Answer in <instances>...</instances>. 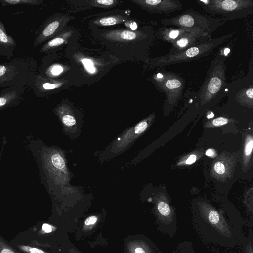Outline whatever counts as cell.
<instances>
[{
    "instance_id": "cell-35",
    "label": "cell",
    "mask_w": 253,
    "mask_h": 253,
    "mask_svg": "<svg viewBox=\"0 0 253 253\" xmlns=\"http://www.w3.org/2000/svg\"><path fill=\"white\" fill-rule=\"evenodd\" d=\"M6 71V67L4 66H0V76L3 75Z\"/></svg>"
},
{
    "instance_id": "cell-11",
    "label": "cell",
    "mask_w": 253,
    "mask_h": 253,
    "mask_svg": "<svg viewBox=\"0 0 253 253\" xmlns=\"http://www.w3.org/2000/svg\"><path fill=\"white\" fill-rule=\"evenodd\" d=\"M203 208L206 217L210 223L219 229L221 228V225H225L222 216L216 210L206 204Z\"/></svg>"
},
{
    "instance_id": "cell-19",
    "label": "cell",
    "mask_w": 253,
    "mask_h": 253,
    "mask_svg": "<svg viewBox=\"0 0 253 253\" xmlns=\"http://www.w3.org/2000/svg\"><path fill=\"white\" fill-rule=\"evenodd\" d=\"M120 37L125 40H133L136 38V34L133 32L125 30L122 32Z\"/></svg>"
},
{
    "instance_id": "cell-27",
    "label": "cell",
    "mask_w": 253,
    "mask_h": 253,
    "mask_svg": "<svg viewBox=\"0 0 253 253\" xmlns=\"http://www.w3.org/2000/svg\"><path fill=\"white\" fill-rule=\"evenodd\" d=\"M197 159V156L194 154L190 155L187 159L185 160V163L186 164H192L194 163Z\"/></svg>"
},
{
    "instance_id": "cell-18",
    "label": "cell",
    "mask_w": 253,
    "mask_h": 253,
    "mask_svg": "<svg viewBox=\"0 0 253 253\" xmlns=\"http://www.w3.org/2000/svg\"><path fill=\"white\" fill-rule=\"evenodd\" d=\"M101 25L103 26H110L117 23V19L113 17H104L101 18L100 21Z\"/></svg>"
},
{
    "instance_id": "cell-21",
    "label": "cell",
    "mask_w": 253,
    "mask_h": 253,
    "mask_svg": "<svg viewBox=\"0 0 253 253\" xmlns=\"http://www.w3.org/2000/svg\"><path fill=\"white\" fill-rule=\"evenodd\" d=\"M0 253H17L13 251L12 249L8 247L0 239Z\"/></svg>"
},
{
    "instance_id": "cell-33",
    "label": "cell",
    "mask_w": 253,
    "mask_h": 253,
    "mask_svg": "<svg viewBox=\"0 0 253 253\" xmlns=\"http://www.w3.org/2000/svg\"><path fill=\"white\" fill-rule=\"evenodd\" d=\"M134 253H147L146 251L141 247H136L134 250Z\"/></svg>"
},
{
    "instance_id": "cell-34",
    "label": "cell",
    "mask_w": 253,
    "mask_h": 253,
    "mask_svg": "<svg viewBox=\"0 0 253 253\" xmlns=\"http://www.w3.org/2000/svg\"><path fill=\"white\" fill-rule=\"evenodd\" d=\"M7 99L3 97H0V108L4 106L7 103Z\"/></svg>"
},
{
    "instance_id": "cell-31",
    "label": "cell",
    "mask_w": 253,
    "mask_h": 253,
    "mask_svg": "<svg viewBox=\"0 0 253 253\" xmlns=\"http://www.w3.org/2000/svg\"><path fill=\"white\" fill-rule=\"evenodd\" d=\"M42 229L46 233H50L52 231V227L48 224L44 223L42 226Z\"/></svg>"
},
{
    "instance_id": "cell-15",
    "label": "cell",
    "mask_w": 253,
    "mask_h": 253,
    "mask_svg": "<svg viewBox=\"0 0 253 253\" xmlns=\"http://www.w3.org/2000/svg\"><path fill=\"white\" fill-rule=\"evenodd\" d=\"M52 164L57 169H62L65 167V162L61 156L57 153H53L50 157Z\"/></svg>"
},
{
    "instance_id": "cell-3",
    "label": "cell",
    "mask_w": 253,
    "mask_h": 253,
    "mask_svg": "<svg viewBox=\"0 0 253 253\" xmlns=\"http://www.w3.org/2000/svg\"><path fill=\"white\" fill-rule=\"evenodd\" d=\"M198 2L205 12L221 15L227 20L242 18L253 13V0H206Z\"/></svg>"
},
{
    "instance_id": "cell-29",
    "label": "cell",
    "mask_w": 253,
    "mask_h": 253,
    "mask_svg": "<svg viewBox=\"0 0 253 253\" xmlns=\"http://www.w3.org/2000/svg\"><path fill=\"white\" fill-rule=\"evenodd\" d=\"M96 2L100 4L110 5L113 4L114 1L112 0H98Z\"/></svg>"
},
{
    "instance_id": "cell-23",
    "label": "cell",
    "mask_w": 253,
    "mask_h": 253,
    "mask_svg": "<svg viewBox=\"0 0 253 253\" xmlns=\"http://www.w3.org/2000/svg\"><path fill=\"white\" fill-rule=\"evenodd\" d=\"M64 42V39L60 37L55 38L50 40L48 42V45L50 47H54L61 45Z\"/></svg>"
},
{
    "instance_id": "cell-26",
    "label": "cell",
    "mask_w": 253,
    "mask_h": 253,
    "mask_svg": "<svg viewBox=\"0 0 253 253\" xmlns=\"http://www.w3.org/2000/svg\"><path fill=\"white\" fill-rule=\"evenodd\" d=\"M4 2L10 4H19L20 3H31L32 2H35L34 1H31V0H4Z\"/></svg>"
},
{
    "instance_id": "cell-5",
    "label": "cell",
    "mask_w": 253,
    "mask_h": 253,
    "mask_svg": "<svg viewBox=\"0 0 253 253\" xmlns=\"http://www.w3.org/2000/svg\"><path fill=\"white\" fill-rule=\"evenodd\" d=\"M156 75L161 91L166 96V103L174 104L180 98L186 84V81L181 77L171 72L161 71Z\"/></svg>"
},
{
    "instance_id": "cell-37",
    "label": "cell",
    "mask_w": 253,
    "mask_h": 253,
    "mask_svg": "<svg viewBox=\"0 0 253 253\" xmlns=\"http://www.w3.org/2000/svg\"><path fill=\"white\" fill-rule=\"evenodd\" d=\"M130 27L131 29L135 30L137 28V24L135 23L134 22L133 24L131 23L130 24Z\"/></svg>"
},
{
    "instance_id": "cell-32",
    "label": "cell",
    "mask_w": 253,
    "mask_h": 253,
    "mask_svg": "<svg viewBox=\"0 0 253 253\" xmlns=\"http://www.w3.org/2000/svg\"><path fill=\"white\" fill-rule=\"evenodd\" d=\"M56 87L55 84L46 83L43 84V87L45 89L50 90L55 88Z\"/></svg>"
},
{
    "instance_id": "cell-4",
    "label": "cell",
    "mask_w": 253,
    "mask_h": 253,
    "mask_svg": "<svg viewBox=\"0 0 253 253\" xmlns=\"http://www.w3.org/2000/svg\"><path fill=\"white\" fill-rule=\"evenodd\" d=\"M227 20L224 18H214L188 10L175 17L161 21L164 26H174L181 28H195L204 30L210 35Z\"/></svg>"
},
{
    "instance_id": "cell-28",
    "label": "cell",
    "mask_w": 253,
    "mask_h": 253,
    "mask_svg": "<svg viewBox=\"0 0 253 253\" xmlns=\"http://www.w3.org/2000/svg\"><path fill=\"white\" fill-rule=\"evenodd\" d=\"M63 71V69L61 66H55L51 70V72L53 75H56L61 73Z\"/></svg>"
},
{
    "instance_id": "cell-14",
    "label": "cell",
    "mask_w": 253,
    "mask_h": 253,
    "mask_svg": "<svg viewBox=\"0 0 253 253\" xmlns=\"http://www.w3.org/2000/svg\"><path fill=\"white\" fill-rule=\"evenodd\" d=\"M229 121V120L226 117H219L211 120V121H208L205 123V126L206 128L218 127L227 124Z\"/></svg>"
},
{
    "instance_id": "cell-24",
    "label": "cell",
    "mask_w": 253,
    "mask_h": 253,
    "mask_svg": "<svg viewBox=\"0 0 253 253\" xmlns=\"http://www.w3.org/2000/svg\"><path fill=\"white\" fill-rule=\"evenodd\" d=\"M0 42L3 43H7L9 42L8 38L3 31V30L0 27Z\"/></svg>"
},
{
    "instance_id": "cell-25",
    "label": "cell",
    "mask_w": 253,
    "mask_h": 253,
    "mask_svg": "<svg viewBox=\"0 0 253 253\" xmlns=\"http://www.w3.org/2000/svg\"><path fill=\"white\" fill-rule=\"evenodd\" d=\"M97 221V217L96 216H90L84 221L86 226L91 225L95 224Z\"/></svg>"
},
{
    "instance_id": "cell-30",
    "label": "cell",
    "mask_w": 253,
    "mask_h": 253,
    "mask_svg": "<svg viewBox=\"0 0 253 253\" xmlns=\"http://www.w3.org/2000/svg\"><path fill=\"white\" fill-rule=\"evenodd\" d=\"M205 154L208 157L213 158L216 156V151L213 149H208L205 152Z\"/></svg>"
},
{
    "instance_id": "cell-7",
    "label": "cell",
    "mask_w": 253,
    "mask_h": 253,
    "mask_svg": "<svg viewBox=\"0 0 253 253\" xmlns=\"http://www.w3.org/2000/svg\"><path fill=\"white\" fill-rule=\"evenodd\" d=\"M210 37L211 35L204 30L194 29L191 31L183 34L175 41L172 42L171 43L172 47L167 54L171 55L182 51L195 45L205 39Z\"/></svg>"
},
{
    "instance_id": "cell-13",
    "label": "cell",
    "mask_w": 253,
    "mask_h": 253,
    "mask_svg": "<svg viewBox=\"0 0 253 253\" xmlns=\"http://www.w3.org/2000/svg\"><path fill=\"white\" fill-rule=\"evenodd\" d=\"M157 209L159 213L163 216L167 217L171 213V208L163 195H161L160 199L157 201Z\"/></svg>"
},
{
    "instance_id": "cell-36",
    "label": "cell",
    "mask_w": 253,
    "mask_h": 253,
    "mask_svg": "<svg viewBox=\"0 0 253 253\" xmlns=\"http://www.w3.org/2000/svg\"><path fill=\"white\" fill-rule=\"evenodd\" d=\"M247 253H253V248L251 244L247 248Z\"/></svg>"
},
{
    "instance_id": "cell-22",
    "label": "cell",
    "mask_w": 253,
    "mask_h": 253,
    "mask_svg": "<svg viewBox=\"0 0 253 253\" xmlns=\"http://www.w3.org/2000/svg\"><path fill=\"white\" fill-rule=\"evenodd\" d=\"M82 63L89 72L91 73H94L95 72V69L93 66L92 62L90 60L84 59L82 60Z\"/></svg>"
},
{
    "instance_id": "cell-17",
    "label": "cell",
    "mask_w": 253,
    "mask_h": 253,
    "mask_svg": "<svg viewBox=\"0 0 253 253\" xmlns=\"http://www.w3.org/2000/svg\"><path fill=\"white\" fill-rule=\"evenodd\" d=\"M18 247L20 250L28 253H47L41 249L27 246L20 245Z\"/></svg>"
},
{
    "instance_id": "cell-16",
    "label": "cell",
    "mask_w": 253,
    "mask_h": 253,
    "mask_svg": "<svg viewBox=\"0 0 253 253\" xmlns=\"http://www.w3.org/2000/svg\"><path fill=\"white\" fill-rule=\"evenodd\" d=\"M59 25V22L57 21L50 23L43 31V35L45 37L51 35L57 29Z\"/></svg>"
},
{
    "instance_id": "cell-12",
    "label": "cell",
    "mask_w": 253,
    "mask_h": 253,
    "mask_svg": "<svg viewBox=\"0 0 253 253\" xmlns=\"http://www.w3.org/2000/svg\"><path fill=\"white\" fill-rule=\"evenodd\" d=\"M253 147V139L252 135L247 136L245 141L244 149L243 153V162L245 167H246L250 161Z\"/></svg>"
},
{
    "instance_id": "cell-2",
    "label": "cell",
    "mask_w": 253,
    "mask_h": 253,
    "mask_svg": "<svg viewBox=\"0 0 253 253\" xmlns=\"http://www.w3.org/2000/svg\"><path fill=\"white\" fill-rule=\"evenodd\" d=\"M234 33L211 39L207 38L195 45L171 55L166 54L156 58L153 64L155 67H163L168 65L190 62L199 59L211 54L214 49L230 39Z\"/></svg>"
},
{
    "instance_id": "cell-6",
    "label": "cell",
    "mask_w": 253,
    "mask_h": 253,
    "mask_svg": "<svg viewBox=\"0 0 253 253\" xmlns=\"http://www.w3.org/2000/svg\"><path fill=\"white\" fill-rule=\"evenodd\" d=\"M252 72L228 86L227 92L233 94L235 101L242 106L253 107V84Z\"/></svg>"
},
{
    "instance_id": "cell-8",
    "label": "cell",
    "mask_w": 253,
    "mask_h": 253,
    "mask_svg": "<svg viewBox=\"0 0 253 253\" xmlns=\"http://www.w3.org/2000/svg\"><path fill=\"white\" fill-rule=\"evenodd\" d=\"M141 4L151 12L169 14L182 8V3L178 0H146Z\"/></svg>"
},
{
    "instance_id": "cell-20",
    "label": "cell",
    "mask_w": 253,
    "mask_h": 253,
    "mask_svg": "<svg viewBox=\"0 0 253 253\" xmlns=\"http://www.w3.org/2000/svg\"><path fill=\"white\" fill-rule=\"evenodd\" d=\"M63 123L68 126H72L75 124L76 120L74 117L70 115H66L62 118Z\"/></svg>"
},
{
    "instance_id": "cell-10",
    "label": "cell",
    "mask_w": 253,
    "mask_h": 253,
    "mask_svg": "<svg viewBox=\"0 0 253 253\" xmlns=\"http://www.w3.org/2000/svg\"><path fill=\"white\" fill-rule=\"evenodd\" d=\"M194 29L195 28L162 27L157 31V36L160 40L168 42L171 43L183 34L191 31Z\"/></svg>"
},
{
    "instance_id": "cell-9",
    "label": "cell",
    "mask_w": 253,
    "mask_h": 253,
    "mask_svg": "<svg viewBox=\"0 0 253 253\" xmlns=\"http://www.w3.org/2000/svg\"><path fill=\"white\" fill-rule=\"evenodd\" d=\"M234 159L222 155L214 162L211 169L212 176L217 180L223 181L229 178L234 168Z\"/></svg>"
},
{
    "instance_id": "cell-1",
    "label": "cell",
    "mask_w": 253,
    "mask_h": 253,
    "mask_svg": "<svg viewBox=\"0 0 253 253\" xmlns=\"http://www.w3.org/2000/svg\"><path fill=\"white\" fill-rule=\"evenodd\" d=\"M225 56L220 54L211 63L202 86L195 98L201 104L210 103L225 95L228 91Z\"/></svg>"
}]
</instances>
